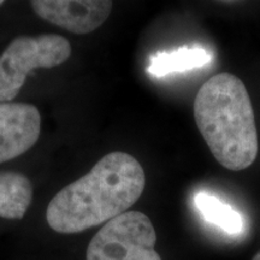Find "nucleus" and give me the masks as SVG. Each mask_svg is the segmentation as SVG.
<instances>
[{
	"instance_id": "f257e3e1",
	"label": "nucleus",
	"mask_w": 260,
	"mask_h": 260,
	"mask_svg": "<svg viewBox=\"0 0 260 260\" xmlns=\"http://www.w3.org/2000/svg\"><path fill=\"white\" fill-rule=\"evenodd\" d=\"M144 168L125 152L106 154L87 175L57 193L46 219L54 232L76 234L128 212L144 193Z\"/></svg>"
},
{
	"instance_id": "9d476101",
	"label": "nucleus",
	"mask_w": 260,
	"mask_h": 260,
	"mask_svg": "<svg viewBox=\"0 0 260 260\" xmlns=\"http://www.w3.org/2000/svg\"><path fill=\"white\" fill-rule=\"evenodd\" d=\"M253 260H260V251L254 255V258H253Z\"/></svg>"
},
{
	"instance_id": "39448f33",
	"label": "nucleus",
	"mask_w": 260,
	"mask_h": 260,
	"mask_svg": "<svg viewBox=\"0 0 260 260\" xmlns=\"http://www.w3.org/2000/svg\"><path fill=\"white\" fill-rule=\"evenodd\" d=\"M39 17L73 34H89L105 23L111 14L110 0H34Z\"/></svg>"
},
{
	"instance_id": "0eeeda50",
	"label": "nucleus",
	"mask_w": 260,
	"mask_h": 260,
	"mask_svg": "<svg viewBox=\"0 0 260 260\" xmlns=\"http://www.w3.org/2000/svg\"><path fill=\"white\" fill-rule=\"evenodd\" d=\"M32 184L24 175L0 171V218L22 219L30 206Z\"/></svg>"
},
{
	"instance_id": "1a4fd4ad",
	"label": "nucleus",
	"mask_w": 260,
	"mask_h": 260,
	"mask_svg": "<svg viewBox=\"0 0 260 260\" xmlns=\"http://www.w3.org/2000/svg\"><path fill=\"white\" fill-rule=\"evenodd\" d=\"M194 203L207 222L220 228L225 233L240 234L243 230L241 214L213 195L199 193L194 197Z\"/></svg>"
},
{
	"instance_id": "f03ea898",
	"label": "nucleus",
	"mask_w": 260,
	"mask_h": 260,
	"mask_svg": "<svg viewBox=\"0 0 260 260\" xmlns=\"http://www.w3.org/2000/svg\"><path fill=\"white\" fill-rule=\"evenodd\" d=\"M194 118L211 153L222 167L241 171L259 152L253 106L245 83L229 73L214 75L194 99Z\"/></svg>"
},
{
	"instance_id": "6e6552de",
	"label": "nucleus",
	"mask_w": 260,
	"mask_h": 260,
	"mask_svg": "<svg viewBox=\"0 0 260 260\" xmlns=\"http://www.w3.org/2000/svg\"><path fill=\"white\" fill-rule=\"evenodd\" d=\"M212 60V56L203 48H180L172 52H159L149 59L147 71L157 77L171 73H181L201 68Z\"/></svg>"
},
{
	"instance_id": "20e7f679",
	"label": "nucleus",
	"mask_w": 260,
	"mask_h": 260,
	"mask_svg": "<svg viewBox=\"0 0 260 260\" xmlns=\"http://www.w3.org/2000/svg\"><path fill=\"white\" fill-rule=\"evenodd\" d=\"M151 219L128 211L104 224L87 248V260H161Z\"/></svg>"
},
{
	"instance_id": "9b49d317",
	"label": "nucleus",
	"mask_w": 260,
	"mask_h": 260,
	"mask_svg": "<svg viewBox=\"0 0 260 260\" xmlns=\"http://www.w3.org/2000/svg\"><path fill=\"white\" fill-rule=\"evenodd\" d=\"M4 4V2H2V0H0V5H3Z\"/></svg>"
},
{
	"instance_id": "423d86ee",
	"label": "nucleus",
	"mask_w": 260,
	"mask_h": 260,
	"mask_svg": "<svg viewBox=\"0 0 260 260\" xmlns=\"http://www.w3.org/2000/svg\"><path fill=\"white\" fill-rule=\"evenodd\" d=\"M41 116L31 104L0 103V162L19 157L37 144Z\"/></svg>"
},
{
	"instance_id": "7ed1b4c3",
	"label": "nucleus",
	"mask_w": 260,
	"mask_h": 260,
	"mask_svg": "<svg viewBox=\"0 0 260 260\" xmlns=\"http://www.w3.org/2000/svg\"><path fill=\"white\" fill-rule=\"evenodd\" d=\"M70 56V42L61 35L16 38L0 56V103L12 102L32 70L59 67Z\"/></svg>"
}]
</instances>
